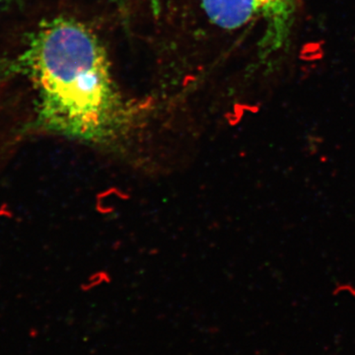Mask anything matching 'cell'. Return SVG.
<instances>
[{
    "mask_svg": "<svg viewBox=\"0 0 355 355\" xmlns=\"http://www.w3.org/2000/svg\"><path fill=\"white\" fill-rule=\"evenodd\" d=\"M19 65L36 90L38 121L46 130L104 144L130 125L132 111L114 81L107 51L79 21L41 23Z\"/></svg>",
    "mask_w": 355,
    "mask_h": 355,
    "instance_id": "obj_1",
    "label": "cell"
},
{
    "mask_svg": "<svg viewBox=\"0 0 355 355\" xmlns=\"http://www.w3.org/2000/svg\"><path fill=\"white\" fill-rule=\"evenodd\" d=\"M299 0H200L205 15L220 29H240L261 20L265 32L261 39L263 55L279 53L291 40Z\"/></svg>",
    "mask_w": 355,
    "mask_h": 355,
    "instance_id": "obj_2",
    "label": "cell"
},
{
    "mask_svg": "<svg viewBox=\"0 0 355 355\" xmlns=\"http://www.w3.org/2000/svg\"><path fill=\"white\" fill-rule=\"evenodd\" d=\"M8 1L9 0H0V6H3V4L7 3Z\"/></svg>",
    "mask_w": 355,
    "mask_h": 355,
    "instance_id": "obj_3",
    "label": "cell"
},
{
    "mask_svg": "<svg viewBox=\"0 0 355 355\" xmlns=\"http://www.w3.org/2000/svg\"><path fill=\"white\" fill-rule=\"evenodd\" d=\"M113 1L118 2V3H121V2H125V0H113Z\"/></svg>",
    "mask_w": 355,
    "mask_h": 355,
    "instance_id": "obj_4",
    "label": "cell"
}]
</instances>
